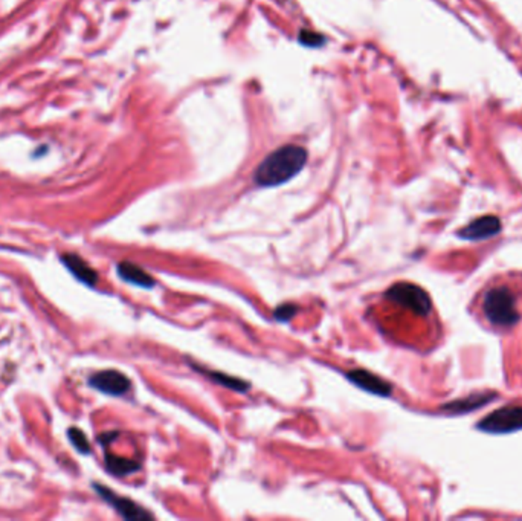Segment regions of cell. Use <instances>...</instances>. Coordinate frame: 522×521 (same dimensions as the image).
<instances>
[{"label": "cell", "instance_id": "9a60e30c", "mask_svg": "<svg viewBox=\"0 0 522 521\" xmlns=\"http://www.w3.org/2000/svg\"><path fill=\"white\" fill-rule=\"evenodd\" d=\"M298 312V306L292 305V303H286V305H281L275 309L274 312V317L275 319H278V322L281 323H286V322H290Z\"/></svg>", "mask_w": 522, "mask_h": 521}, {"label": "cell", "instance_id": "ba28073f", "mask_svg": "<svg viewBox=\"0 0 522 521\" xmlns=\"http://www.w3.org/2000/svg\"><path fill=\"white\" fill-rule=\"evenodd\" d=\"M501 231V220L495 216L479 217L470 222L460 231V236L466 240H483L494 237Z\"/></svg>", "mask_w": 522, "mask_h": 521}, {"label": "cell", "instance_id": "4fadbf2b", "mask_svg": "<svg viewBox=\"0 0 522 521\" xmlns=\"http://www.w3.org/2000/svg\"><path fill=\"white\" fill-rule=\"evenodd\" d=\"M489 395H481V396H472L469 399H465V400H458V402L452 404V405H448L446 408L449 410H454V412H460V413H467L470 412L472 408H477V407H481L484 405L486 402H489Z\"/></svg>", "mask_w": 522, "mask_h": 521}, {"label": "cell", "instance_id": "6da1fadb", "mask_svg": "<svg viewBox=\"0 0 522 521\" xmlns=\"http://www.w3.org/2000/svg\"><path fill=\"white\" fill-rule=\"evenodd\" d=\"M307 163V152L299 146L287 144L267 155L257 167L254 180L258 187H278L295 177Z\"/></svg>", "mask_w": 522, "mask_h": 521}, {"label": "cell", "instance_id": "277c9868", "mask_svg": "<svg viewBox=\"0 0 522 521\" xmlns=\"http://www.w3.org/2000/svg\"><path fill=\"white\" fill-rule=\"evenodd\" d=\"M387 298L404 306L414 314L428 315L431 310V298L423 289L413 283H397L387 290Z\"/></svg>", "mask_w": 522, "mask_h": 521}, {"label": "cell", "instance_id": "5b68a950", "mask_svg": "<svg viewBox=\"0 0 522 521\" xmlns=\"http://www.w3.org/2000/svg\"><path fill=\"white\" fill-rule=\"evenodd\" d=\"M96 493L101 495V498H104L109 505H112L115 508L116 512L121 515L126 520H133V521H139V520H150L153 518V515L147 512L145 509H143L140 506H138L133 500L126 498V497H119L116 495L113 490L107 489L106 486L96 483L95 486Z\"/></svg>", "mask_w": 522, "mask_h": 521}, {"label": "cell", "instance_id": "7a4b0ae2", "mask_svg": "<svg viewBox=\"0 0 522 521\" xmlns=\"http://www.w3.org/2000/svg\"><path fill=\"white\" fill-rule=\"evenodd\" d=\"M483 309L489 322L495 326L509 327L516 324L519 319L515 297L506 287L490 289L486 294Z\"/></svg>", "mask_w": 522, "mask_h": 521}, {"label": "cell", "instance_id": "52a82bcc", "mask_svg": "<svg viewBox=\"0 0 522 521\" xmlns=\"http://www.w3.org/2000/svg\"><path fill=\"white\" fill-rule=\"evenodd\" d=\"M345 376L350 383H353L356 387H359L360 390H364V392H368L371 395L388 397L391 396V393H393V387H391L389 383H387V380L380 376L368 372V370L355 368V370H350Z\"/></svg>", "mask_w": 522, "mask_h": 521}, {"label": "cell", "instance_id": "30bf717a", "mask_svg": "<svg viewBox=\"0 0 522 521\" xmlns=\"http://www.w3.org/2000/svg\"><path fill=\"white\" fill-rule=\"evenodd\" d=\"M116 273L124 280V282L130 285H135V286L144 287V289H150L155 286V278L148 273H145L143 268L135 263H130V262L119 263L116 268Z\"/></svg>", "mask_w": 522, "mask_h": 521}, {"label": "cell", "instance_id": "8992f818", "mask_svg": "<svg viewBox=\"0 0 522 521\" xmlns=\"http://www.w3.org/2000/svg\"><path fill=\"white\" fill-rule=\"evenodd\" d=\"M89 384L90 387L96 388L98 392H103L110 396H123L132 387L130 379L124 373L118 372V370H103V372H98L94 376H90Z\"/></svg>", "mask_w": 522, "mask_h": 521}, {"label": "cell", "instance_id": "3957f363", "mask_svg": "<svg viewBox=\"0 0 522 521\" xmlns=\"http://www.w3.org/2000/svg\"><path fill=\"white\" fill-rule=\"evenodd\" d=\"M478 428L490 434H507L522 429V407L509 405L479 420Z\"/></svg>", "mask_w": 522, "mask_h": 521}, {"label": "cell", "instance_id": "2e32d148", "mask_svg": "<svg viewBox=\"0 0 522 521\" xmlns=\"http://www.w3.org/2000/svg\"><path fill=\"white\" fill-rule=\"evenodd\" d=\"M299 38H301V42L309 45V46H318V45L323 43V37L316 35L313 33H307V31L301 33V37Z\"/></svg>", "mask_w": 522, "mask_h": 521}, {"label": "cell", "instance_id": "7c38bea8", "mask_svg": "<svg viewBox=\"0 0 522 521\" xmlns=\"http://www.w3.org/2000/svg\"><path fill=\"white\" fill-rule=\"evenodd\" d=\"M106 466L113 476L133 474L135 471L139 469V464L135 462V460L119 457V456L112 454V453L106 454Z\"/></svg>", "mask_w": 522, "mask_h": 521}, {"label": "cell", "instance_id": "9c48e42d", "mask_svg": "<svg viewBox=\"0 0 522 521\" xmlns=\"http://www.w3.org/2000/svg\"><path fill=\"white\" fill-rule=\"evenodd\" d=\"M62 262L63 265L75 275L77 280L79 282L87 285V286H95L98 282V274L96 270L90 268L84 260L74 254V253H67L62 256Z\"/></svg>", "mask_w": 522, "mask_h": 521}, {"label": "cell", "instance_id": "5bb4252c", "mask_svg": "<svg viewBox=\"0 0 522 521\" xmlns=\"http://www.w3.org/2000/svg\"><path fill=\"white\" fill-rule=\"evenodd\" d=\"M67 436H69V440L72 442V445L79 451L82 454H89L90 453V444L89 440L86 437V434L82 432L79 428H69L67 429Z\"/></svg>", "mask_w": 522, "mask_h": 521}, {"label": "cell", "instance_id": "8fae6325", "mask_svg": "<svg viewBox=\"0 0 522 521\" xmlns=\"http://www.w3.org/2000/svg\"><path fill=\"white\" fill-rule=\"evenodd\" d=\"M193 367L197 370V372L204 373L211 380H214L216 384L234 390V392L245 393L250 388V384H248L246 380H243V379H238V378H234V376L226 375V373H220V372H211V370H206L204 367H196V366H193Z\"/></svg>", "mask_w": 522, "mask_h": 521}]
</instances>
